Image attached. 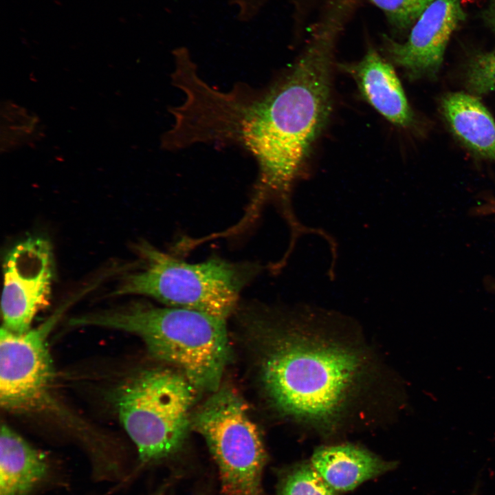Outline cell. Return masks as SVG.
Listing matches in <instances>:
<instances>
[{
	"label": "cell",
	"instance_id": "5bb4252c",
	"mask_svg": "<svg viewBox=\"0 0 495 495\" xmlns=\"http://www.w3.org/2000/svg\"><path fill=\"white\" fill-rule=\"evenodd\" d=\"M464 77L466 88L472 95L495 91V50L473 56L467 65Z\"/></svg>",
	"mask_w": 495,
	"mask_h": 495
},
{
	"label": "cell",
	"instance_id": "8fae6325",
	"mask_svg": "<svg viewBox=\"0 0 495 495\" xmlns=\"http://www.w3.org/2000/svg\"><path fill=\"white\" fill-rule=\"evenodd\" d=\"M311 464L336 492L349 491L392 468V463L353 445L329 446L316 450Z\"/></svg>",
	"mask_w": 495,
	"mask_h": 495
},
{
	"label": "cell",
	"instance_id": "9c48e42d",
	"mask_svg": "<svg viewBox=\"0 0 495 495\" xmlns=\"http://www.w3.org/2000/svg\"><path fill=\"white\" fill-rule=\"evenodd\" d=\"M342 67L353 78L363 98L388 121L402 128L412 126L415 116L393 65L375 49Z\"/></svg>",
	"mask_w": 495,
	"mask_h": 495
},
{
	"label": "cell",
	"instance_id": "8992f818",
	"mask_svg": "<svg viewBox=\"0 0 495 495\" xmlns=\"http://www.w3.org/2000/svg\"><path fill=\"white\" fill-rule=\"evenodd\" d=\"M68 305L44 322L23 333L1 327L0 333V404L5 410L28 413L50 406L54 379L47 338Z\"/></svg>",
	"mask_w": 495,
	"mask_h": 495
},
{
	"label": "cell",
	"instance_id": "4fadbf2b",
	"mask_svg": "<svg viewBox=\"0 0 495 495\" xmlns=\"http://www.w3.org/2000/svg\"><path fill=\"white\" fill-rule=\"evenodd\" d=\"M311 463L297 465L283 478L280 495H336Z\"/></svg>",
	"mask_w": 495,
	"mask_h": 495
},
{
	"label": "cell",
	"instance_id": "277c9868",
	"mask_svg": "<svg viewBox=\"0 0 495 495\" xmlns=\"http://www.w3.org/2000/svg\"><path fill=\"white\" fill-rule=\"evenodd\" d=\"M135 248L144 267L126 276L116 294L147 296L168 307L195 310L226 320L236 309L242 290L261 270L258 264L217 256L188 263L146 241Z\"/></svg>",
	"mask_w": 495,
	"mask_h": 495
},
{
	"label": "cell",
	"instance_id": "9a60e30c",
	"mask_svg": "<svg viewBox=\"0 0 495 495\" xmlns=\"http://www.w3.org/2000/svg\"><path fill=\"white\" fill-rule=\"evenodd\" d=\"M385 14L397 30L411 29L425 10L435 0H371Z\"/></svg>",
	"mask_w": 495,
	"mask_h": 495
},
{
	"label": "cell",
	"instance_id": "e0dca14e",
	"mask_svg": "<svg viewBox=\"0 0 495 495\" xmlns=\"http://www.w3.org/2000/svg\"><path fill=\"white\" fill-rule=\"evenodd\" d=\"M157 495H160V494H157Z\"/></svg>",
	"mask_w": 495,
	"mask_h": 495
},
{
	"label": "cell",
	"instance_id": "6da1fadb",
	"mask_svg": "<svg viewBox=\"0 0 495 495\" xmlns=\"http://www.w3.org/2000/svg\"><path fill=\"white\" fill-rule=\"evenodd\" d=\"M333 33L320 32L290 69L269 87L237 83L210 96L205 113L208 141L239 145L257 163L248 205L254 212L272 202L285 221L296 217L293 189L331 111Z\"/></svg>",
	"mask_w": 495,
	"mask_h": 495
},
{
	"label": "cell",
	"instance_id": "7c38bea8",
	"mask_svg": "<svg viewBox=\"0 0 495 495\" xmlns=\"http://www.w3.org/2000/svg\"><path fill=\"white\" fill-rule=\"evenodd\" d=\"M45 455L6 424L0 432V495H28L47 476Z\"/></svg>",
	"mask_w": 495,
	"mask_h": 495
},
{
	"label": "cell",
	"instance_id": "7a4b0ae2",
	"mask_svg": "<svg viewBox=\"0 0 495 495\" xmlns=\"http://www.w3.org/2000/svg\"><path fill=\"white\" fill-rule=\"evenodd\" d=\"M251 315L263 336L260 380L272 405L320 431L342 426L373 380L369 351L342 333L335 314L300 307Z\"/></svg>",
	"mask_w": 495,
	"mask_h": 495
},
{
	"label": "cell",
	"instance_id": "5b68a950",
	"mask_svg": "<svg viewBox=\"0 0 495 495\" xmlns=\"http://www.w3.org/2000/svg\"><path fill=\"white\" fill-rule=\"evenodd\" d=\"M196 390L180 372L163 368L139 372L118 387L116 410L142 462L181 447L191 426Z\"/></svg>",
	"mask_w": 495,
	"mask_h": 495
},
{
	"label": "cell",
	"instance_id": "52a82bcc",
	"mask_svg": "<svg viewBox=\"0 0 495 495\" xmlns=\"http://www.w3.org/2000/svg\"><path fill=\"white\" fill-rule=\"evenodd\" d=\"M2 327L15 333L31 329L41 310L50 305L54 256L49 241L31 236L6 254L3 265Z\"/></svg>",
	"mask_w": 495,
	"mask_h": 495
},
{
	"label": "cell",
	"instance_id": "ba28073f",
	"mask_svg": "<svg viewBox=\"0 0 495 495\" xmlns=\"http://www.w3.org/2000/svg\"><path fill=\"white\" fill-rule=\"evenodd\" d=\"M466 16L461 0H435L412 27L405 42L385 39L390 61L411 80L434 79L450 39Z\"/></svg>",
	"mask_w": 495,
	"mask_h": 495
},
{
	"label": "cell",
	"instance_id": "3957f363",
	"mask_svg": "<svg viewBox=\"0 0 495 495\" xmlns=\"http://www.w3.org/2000/svg\"><path fill=\"white\" fill-rule=\"evenodd\" d=\"M72 326L123 330L142 339L149 353L170 364L197 390H217L230 358L226 320L195 310L142 303L71 318Z\"/></svg>",
	"mask_w": 495,
	"mask_h": 495
},
{
	"label": "cell",
	"instance_id": "2e32d148",
	"mask_svg": "<svg viewBox=\"0 0 495 495\" xmlns=\"http://www.w3.org/2000/svg\"><path fill=\"white\" fill-rule=\"evenodd\" d=\"M483 18L495 34V0H488L487 6L483 11Z\"/></svg>",
	"mask_w": 495,
	"mask_h": 495
},
{
	"label": "cell",
	"instance_id": "30bf717a",
	"mask_svg": "<svg viewBox=\"0 0 495 495\" xmlns=\"http://www.w3.org/2000/svg\"><path fill=\"white\" fill-rule=\"evenodd\" d=\"M440 110L458 142L475 156L495 162V122L476 96L464 92L446 94Z\"/></svg>",
	"mask_w": 495,
	"mask_h": 495
}]
</instances>
